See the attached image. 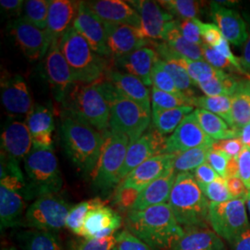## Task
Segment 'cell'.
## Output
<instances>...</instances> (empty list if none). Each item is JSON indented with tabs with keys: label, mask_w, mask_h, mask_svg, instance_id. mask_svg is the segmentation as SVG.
I'll list each match as a JSON object with an SVG mask.
<instances>
[{
	"label": "cell",
	"mask_w": 250,
	"mask_h": 250,
	"mask_svg": "<svg viewBox=\"0 0 250 250\" xmlns=\"http://www.w3.org/2000/svg\"><path fill=\"white\" fill-rule=\"evenodd\" d=\"M239 176V168H238V161L237 158H231L228 163L227 171H226V179Z\"/></svg>",
	"instance_id": "94428289"
},
{
	"label": "cell",
	"mask_w": 250,
	"mask_h": 250,
	"mask_svg": "<svg viewBox=\"0 0 250 250\" xmlns=\"http://www.w3.org/2000/svg\"><path fill=\"white\" fill-rule=\"evenodd\" d=\"M71 206L59 194L38 197L27 208L23 225L30 229L59 232L66 227Z\"/></svg>",
	"instance_id": "9c48e42d"
},
{
	"label": "cell",
	"mask_w": 250,
	"mask_h": 250,
	"mask_svg": "<svg viewBox=\"0 0 250 250\" xmlns=\"http://www.w3.org/2000/svg\"><path fill=\"white\" fill-rule=\"evenodd\" d=\"M129 4L140 16V30L143 36L149 41L163 40L174 17L155 1L138 0L130 1Z\"/></svg>",
	"instance_id": "e0dca14e"
},
{
	"label": "cell",
	"mask_w": 250,
	"mask_h": 250,
	"mask_svg": "<svg viewBox=\"0 0 250 250\" xmlns=\"http://www.w3.org/2000/svg\"><path fill=\"white\" fill-rule=\"evenodd\" d=\"M200 188L202 189L206 197L210 200V202L224 203L232 199L227 188L226 179L221 176L209 185L200 187Z\"/></svg>",
	"instance_id": "bcb514c9"
},
{
	"label": "cell",
	"mask_w": 250,
	"mask_h": 250,
	"mask_svg": "<svg viewBox=\"0 0 250 250\" xmlns=\"http://www.w3.org/2000/svg\"><path fill=\"white\" fill-rule=\"evenodd\" d=\"M105 80L110 82L120 93L152 113L151 94L142 81L132 74L108 69Z\"/></svg>",
	"instance_id": "cb8c5ba5"
},
{
	"label": "cell",
	"mask_w": 250,
	"mask_h": 250,
	"mask_svg": "<svg viewBox=\"0 0 250 250\" xmlns=\"http://www.w3.org/2000/svg\"><path fill=\"white\" fill-rule=\"evenodd\" d=\"M160 62L164 68V70L171 76L172 80L175 83V85L180 92H182L184 95L190 98H196L193 90V86L195 84L193 81L191 80L188 72L183 67L179 66L175 63L163 62L161 59H160Z\"/></svg>",
	"instance_id": "7bdbcfd3"
},
{
	"label": "cell",
	"mask_w": 250,
	"mask_h": 250,
	"mask_svg": "<svg viewBox=\"0 0 250 250\" xmlns=\"http://www.w3.org/2000/svg\"><path fill=\"white\" fill-rule=\"evenodd\" d=\"M72 27L87 41L91 48L100 56L110 57L107 49V36L104 22L86 6L85 2L79 1L77 15Z\"/></svg>",
	"instance_id": "ac0fdd59"
},
{
	"label": "cell",
	"mask_w": 250,
	"mask_h": 250,
	"mask_svg": "<svg viewBox=\"0 0 250 250\" xmlns=\"http://www.w3.org/2000/svg\"><path fill=\"white\" fill-rule=\"evenodd\" d=\"M196 98H190L186 95H174L163 92L155 87L152 88V108L170 109L184 106L194 107Z\"/></svg>",
	"instance_id": "b9f144b4"
},
{
	"label": "cell",
	"mask_w": 250,
	"mask_h": 250,
	"mask_svg": "<svg viewBox=\"0 0 250 250\" xmlns=\"http://www.w3.org/2000/svg\"><path fill=\"white\" fill-rule=\"evenodd\" d=\"M110 108L109 130L125 134L130 145L136 142L150 127L152 113L127 99L107 80L98 82Z\"/></svg>",
	"instance_id": "277c9868"
},
{
	"label": "cell",
	"mask_w": 250,
	"mask_h": 250,
	"mask_svg": "<svg viewBox=\"0 0 250 250\" xmlns=\"http://www.w3.org/2000/svg\"><path fill=\"white\" fill-rule=\"evenodd\" d=\"M0 6L9 16H20L23 12L24 1L22 0H1Z\"/></svg>",
	"instance_id": "6f0895ef"
},
{
	"label": "cell",
	"mask_w": 250,
	"mask_h": 250,
	"mask_svg": "<svg viewBox=\"0 0 250 250\" xmlns=\"http://www.w3.org/2000/svg\"><path fill=\"white\" fill-rule=\"evenodd\" d=\"M210 14L215 24L229 43L237 46L245 44L248 38L247 24L237 11L213 1L210 2Z\"/></svg>",
	"instance_id": "603a6c76"
},
{
	"label": "cell",
	"mask_w": 250,
	"mask_h": 250,
	"mask_svg": "<svg viewBox=\"0 0 250 250\" xmlns=\"http://www.w3.org/2000/svg\"><path fill=\"white\" fill-rule=\"evenodd\" d=\"M202 52L204 61L214 67L217 70H234L232 63L230 62L225 57H224L219 51H217L215 48L209 46V45L203 44L202 45Z\"/></svg>",
	"instance_id": "c3c4849f"
},
{
	"label": "cell",
	"mask_w": 250,
	"mask_h": 250,
	"mask_svg": "<svg viewBox=\"0 0 250 250\" xmlns=\"http://www.w3.org/2000/svg\"><path fill=\"white\" fill-rule=\"evenodd\" d=\"M211 148L212 146H203L179 153L173 161L172 167L178 173L195 170L207 162L208 155Z\"/></svg>",
	"instance_id": "74e56055"
},
{
	"label": "cell",
	"mask_w": 250,
	"mask_h": 250,
	"mask_svg": "<svg viewBox=\"0 0 250 250\" xmlns=\"http://www.w3.org/2000/svg\"><path fill=\"white\" fill-rule=\"evenodd\" d=\"M230 159L231 157L224 152L214 150L211 148V150L208 155L207 162L214 169L215 171L221 177L226 179V171Z\"/></svg>",
	"instance_id": "816d5d0a"
},
{
	"label": "cell",
	"mask_w": 250,
	"mask_h": 250,
	"mask_svg": "<svg viewBox=\"0 0 250 250\" xmlns=\"http://www.w3.org/2000/svg\"><path fill=\"white\" fill-rule=\"evenodd\" d=\"M3 107L12 115H29L34 108L27 83L20 74L3 75L1 78Z\"/></svg>",
	"instance_id": "d6986e66"
},
{
	"label": "cell",
	"mask_w": 250,
	"mask_h": 250,
	"mask_svg": "<svg viewBox=\"0 0 250 250\" xmlns=\"http://www.w3.org/2000/svg\"><path fill=\"white\" fill-rule=\"evenodd\" d=\"M194 111V107L184 106L170 109L152 108V123L161 134L173 133L183 120Z\"/></svg>",
	"instance_id": "e575fe53"
},
{
	"label": "cell",
	"mask_w": 250,
	"mask_h": 250,
	"mask_svg": "<svg viewBox=\"0 0 250 250\" xmlns=\"http://www.w3.org/2000/svg\"><path fill=\"white\" fill-rule=\"evenodd\" d=\"M117 250H152L134 234L125 230L117 234Z\"/></svg>",
	"instance_id": "681fc988"
},
{
	"label": "cell",
	"mask_w": 250,
	"mask_h": 250,
	"mask_svg": "<svg viewBox=\"0 0 250 250\" xmlns=\"http://www.w3.org/2000/svg\"><path fill=\"white\" fill-rule=\"evenodd\" d=\"M193 171H194L193 175L197 180L199 187L209 185L210 183L214 182L216 179L220 177V175L215 171L214 169L208 162L202 164L201 166H199Z\"/></svg>",
	"instance_id": "11a10c76"
},
{
	"label": "cell",
	"mask_w": 250,
	"mask_h": 250,
	"mask_svg": "<svg viewBox=\"0 0 250 250\" xmlns=\"http://www.w3.org/2000/svg\"><path fill=\"white\" fill-rule=\"evenodd\" d=\"M158 3L173 17L182 20L197 19L203 4L195 0H161Z\"/></svg>",
	"instance_id": "ab89813d"
},
{
	"label": "cell",
	"mask_w": 250,
	"mask_h": 250,
	"mask_svg": "<svg viewBox=\"0 0 250 250\" xmlns=\"http://www.w3.org/2000/svg\"><path fill=\"white\" fill-rule=\"evenodd\" d=\"M62 104L64 113L91 125L100 132L109 129L110 108L98 83H74Z\"/></svg>",
	"instance_id": "8992f818"
},
{
	"label": "cell",
	"mask_w": 250,
	"mask_h": 250,
	"mask_svg": "<svg viewBox=\"0 0 250 250\" xmlns=\"http://www.w3.org/2000/svg\"><path fill=\"white\" fill-rule=\"evenodd\" d=\"M122 217L106 205L100 206L91 209L83 227V238L101 239L116 233L122 226Z\"/></svg>",
	"instance_id": "44dd1931"
},
{
	"label": "cell",
	"mask_w": 250,
	"mask_h": 250,
	"mask_svg": "<svg viewBox=\"0 0 250 250\" xmlns=\"http://www.w3.org/2000/svg\"><path fill=\"white\" fill-rule=\"evenodd\" d=\"M239 138L241 139L244 146L250 147V123L249 125H245L240 130Z\"/></svg>",
	"instance_id": "6125c7cd"
},
{
	"label": "cell",
	"mask_w": 250,
	"mask_h": 250,
	"mask_svg": "<svg viewBox=\"0 0 250 250\" xmlns=\"http://www.w3.org/2000/svg\"><path fill=\"white\" fill-rule=\"evenodd\" d=\"M214 142L202 130L194 110L183 120L173 134L166 138L163 154H179L203 146H212Z\"/></svg>",
	"instance_id": "8fae6325"
},
{
	"label": "cell",
	"mask_w": 250,
	"mask_h": 250,
	"mask_svg": "<svg viewBox=\"0 0 250 250\" xmlns=\"http://www.w3.org/2000/svg\"><path fill=\"white\" fill-rule=\"evenodd\" d=\"M99 162L92 173L93 186L106 193L120 185L119 174L122 170L130 140L127 135L107 130Z\"/></svg>",
	"instance_id": "ba28073f"
},
{
	"label": "cell",
	"mask_w": 250,
	"mask_h": 250,
	"mask_svg": "<svg viewBox=\"0 0 250 250\" xmlns=\"http://www.w3.org/2000/svg\"><path fill=\"white\" fill-rule=\"evenodd\" d=\"M194 107L205 109L221 117L233 129L231 97H196Z\"/></svg>",
	"instance_id": "8d00e7d4"
},
{
	"label": "cell",
	"mask_w": 250,
	"mask_h": 250,
	"mask_svg": "<svg viewBox=\"0 0 250 250\" xmlns=\"http://www.w3.org/2000/svg\"><path fill=\"white\" fill-rule=\"evenodd\" d=\"M44 72L53 91L54 98L58 102H63L75 81L60 49V40L52 41L48 48L44 61Z\"/></svg>",
	"instance_id": "4fadbf2b"
},
{
	"label": "cell",
	"mask_w": 250,
	"mask_h": 250,
	"mask_svg": "<svg viewBox=\"0 0 250 250\" xmlns=\"http://www.w3.org/2000/svg\"><path fill=\"white\" fill-rule=\"evenodd\" d=\"M34 146L28 125L19 120H9L1 134V153L17 161L24 160Z\"/></svg>",
	"instance_id": "ffe728a7"
},
{
	"label": "cell",
	"mask_w": 250,
	"mask_h": 250,
	"mask_svg": "<svg viewBox=\"0 0 250 250\" xmlns=\"http://www.w3.org/2000/svg\"><path fill=\"white\" fill-rule=\"evenodd\" d=\"M155 49L145 46L122 59L115 60L118 67L143 82L146 86L152 85L151 74L155 63L159 60Z\"/></svg>",
	"instance_id": "4316f807"
},
{
	"label": "cell",
	"mask_w": 250,
	"mask_h": 250,
	"mask_svg": "<svg viewBox=\"0 0 250 250\" xmlns=\"http://www.w3.org/2000/svg\"><path fill=\"white\" fill-rule=\"evenodd\" d=\"M177 154H161L145 161L125 177L117 187L139 195L145 188L172 167Z\"/></svg>",
	"instance_id": "2e32d148"
},
{
	"label": "cell",
	"mask_w": 250,
	"mask_h": 250,
	"mask_svg": "<svg viewBox=\"0 0 250 250\" xmlns=\"http://www.w3.org/2000/svg\"><path fill=\"white\" fill-rule=\"evenodd\" d=\"M8 29L29 60L38 61L45 57L52 43L45 30L34 26L22 17L12 21Z\"/></svg>",
	"instance_id": "7c38bea8"
},
{
	"label": "cell",
	"mask_w": 250,
	"mask_h": 250,
	"mask_svg": "<svg viewBox=\"0 0 250 250\" xmlns=\"http://www.w3.org/2000/svg\"><path fill=\"white\" fill-rule=\"evenodd\" d=\"M176 173L174 168L171 167L161 177L152 182L138 195L130 210H142L152 206L164 204L169 201L177 176Z\"/></svg>",
	"instance_id": "484cf974"
},
{
	"label": "cell",
	"mask_w": 250,
	"mask_h": 250,
	"mask_svg": "<svg viewBox=\"0 0 250 250\" xmlns=\"http://www.w3.org/2000/svg\"><path fill=\"white\" fill-rule=\"evenodd\" d=\"M117 247V233L101 239L75 240L69 244L66 250H113Z\"/></svg>",
	"instance_id": "f6af8a7d"
},
{
	"label": "cell",
	"mask_w": 250,
	"mask_h": 250,
	"mask_svg": "<svg viewBox=\"0 0 250 250\" xmlns=\"http://www.w3.org/2000/svg\"><path fill=\"white\" fill-rule=\"evenodd\" d=\"M232 244L233 250H250V228L242 232Z\"/></svg>",
	"instance_id": "680465c9"
},
{
	"label": "cell",
	"mask_w": 250,
	"mask_h": 250,
	"mask_svg": "<svg viewBox=\"0 0 250 250\" xmlns=\"http://www.w3.org/2000/svg\"><path fill=\"white\" fill-rule=\"evenodd\" d=\"M60 49L75 83H95L105 80L109 69L107 60L96 53L74 27H70L60 39Z\"/></svg>",
	"instance_id": "3957f363"
},
{
	"label": "cell",
	"mask_w": 250,
	"mask_h": 250,
	"mask_svg": "<svg viewBox=\"0 0 250 250\" xmlns=\"http://www.w3.org/2000/svg\"><path fill=\"white\" fill-rule=\"evenodd\" d=\"M239 80L224 72L220 76L198 83L197 87L205 94L206 97H232Z\"/></svg>",
	"instance_id": "f35d334b"
},
{
	"label": "cell",
	"mask_w": 250,
	"mask_h": 250,
	"mask_svg": "<svg viewBox=\"0 0 250 250\" xmlns=\"http://www.w3.org/2000/svg\"><path fill=\"white\" fill-rule=\"evenodd\" d=\"M104 26L107 36V49L114 61L152 44L151 41L143 36L138 27L105 22Z\"/></svg>",
	"instance_id": "9a60e30c"
},
{
	"label": "cell",
	"mask_w": 250,
	"mask_h": 250,
	"mask_svg": "<svg viewBox=\"0 0 250 250\" xmlns=\"http://www.w3.org/2000/svg\"><path fill=\"white\" fill-rule=\"evenodd\" d=\"M196 21L199 27L202 41L204 44L215 47L224 40V37L222 32L215 23L202 22L198 19H196Z\"/></svg>",
	"instance_id": "7dc6e473"
},
{
	"label": "cell",
	"mask_w": 250,
	"mask_h": 250,
	"mask_svg": "<svg viewBox=\"0 0 250 250\" xmlns=\"http://www.w3.org/2000/svg\"><path fill=\"white\" fill-rule=\"evenodd\" d=\"M106 204V201L100 197H95L72 206L66 220V227L74 234L82 236L83 224L90 210Z\"/></svg>",
	"instance_id": "d590c367"
},
{
	"label": "cell",
	"mask_w": 250,
	"mask_h": 250,
	"mask_svg": "<svg viewBox=\"0 0 250 250\" xmlns=\"http://www.w3.org/2000/svg\"><path fill=\"white\" fill-rule=\"evenodd\" d=\"M169 205L181 226L207 227L209 202L192 173L177 174Z\"/></svg>",
	"instance_id": "5b68a950"
},
{
	"label": "cell",
	"mask_w": 250,
	"mask_h": 250,
	"mask_svg": "<svg viewBox=\"0 0 250 250\" xmlns=\"http://www.w3.org/2000/svg\"><path fill=\"white\" fill-rule=\"evenodd\" d=\"M26 124L33 140V148L52 149L54 118L48 107L36 105L26 118Z\"/></svg>",
	"instance_id": "d4e9b609"
},
{
	"label": "cell",
	"mask_w": 250,
	"mask_h": 250,
	"mask_svg": "<svg viewBox=\"0 0 250 250\" xmlns=\"http://www.w3.org/2000/svg\"><path fill=\"white\" fill-rule=\"evenodd\" d=\"M125 225L128 232L151 249L170 250L185 233L169 203L129 210Z\"/></svg>",
	"instance_id": "6da1fadb"
},
{
	"label": "cell",
	"mask_w": 250,
	"mask_h": 250,
	"mask_svg": "<svg viewBox=\"0 0 250 250\" xmlns=\"http://www.w3.org/2000/svg\"><path fill=\"white\" fill-rule=\"evenodd\" d=\"M1 250H16V248H14V247H11V246H9V247H5V248H3Z\"/></svg>",
	"instance_id": "e7e4bbea"
},
{
	"label": "cell",
	"mask_w": 250,
	"mask_h": 250,
	"mask_svg": "<svg viewBox=\"0 0 250 250\" xmlns=\"http://www.w3.org/2000/svg\"><path fill=\"white\" fill-rule=\"evenodd\" d=\"M208 223L221 238L233 241L250 228L246 199H232L224 203L210 202Z\"/></svg>",
	"instance_id": "30bf717a"
},
{
	"label": "cell",
	"mask_w": 250,
	"mask_h": 250,
	"mask_svg": "<svg viewBox=\"0 0 250 250\" xmlns=\"http://www.w3.org/2000/svg\"><path fill=\"white\" fill-rule=\"evenodd\" d=\"M117 250V249H114V250Z\"/></svg>",
	"instance_id": "03108f58"
},
{
	"label": "cell",
	"mask_w": 250,
	"mask_h": 250,
	"mask_svg": "<svg viewBox=\"0 0 250 250\" xmlns=\"http://www.w3.org/2000/svg\"><path fill=\"white\" fill-rule=\"evenodd\" d=\"M79 2L71 0H52L48 10L46 33L50 41L60 40L73 23L77 15Z\"/></svg>",
	"instance_id": "83f0119b"
},
{
	"label": "cell",
	"mask_w": 250,
	"mask_h": 250,
	"mask_svg": "<svg viewBox=\"0 0 250 250\" xmlns=\"http://www.w3.org/2000/svg\"><path fill=\"white\" fill-rule=\"evenodd\" d=\"M163 40L180 56L191 61H204L202 45L191 43L183 36L179 29V20L170 22Z\"/></svg>",
	"instance_id": "836d02e7"
},
{
	"label": "cell",
	"mask_w": 250,
	"mask_h": 250,
	"mask_svg": "<svg viewBox=\"0 0 250 250\" xmlns=\"http://www.w3.org/2000/svg\"><path fill=\"white\" fill-rule=\"evenodd\" d=\"M24 169L28 199L58 194L62 188V176L52 149L33 148L24 159Z\"/></svg>",
	"instance_id": "52a82bcc"
},
{
	"label": "cell",
	"mask_w": 250,
	"mask_h": 250,
	"mask_svg": "<svg viewBox=\"0 0 250 250\" xmlns=\"http://www.w3.org/2000/svg\"><path fill=\"white\" fill-rule=\"evenodd\" d=\"M85 4L105 23L129 24L140 28V16L129 2L122 0H97L86 1Z\"/></svg>",
	"instance_id": "7402d4cb"
},
{
	"label": "cell",
	"mask_w": 250,
	"mask_h": 250,
	"mask_svg": "<svg viewBox=\"0 0 250 250\" xmlns=\"http://www.w3.org/2000/svg\"><path fill=\"white\" fill-rule=\"evenodd\" d=\"M244 144L239 137L216 141L212 145V149L224 152L231 158H238L240 152L244 148Z\"/></svg>",
	"instance_id": "f5cc1de1"
},
{
	"label": "cell",
	"mask_w": 250,
	"mask_h": 250,
	"mask_svg": "<svg viewBox=\"0 0 250 250\" xmlns=\"http://www.w3.org/2000/svg\"><path fill=\"white\" fill-rule=\"evenodd\" d=\"M195 113L202 130L215 142L239 137V132L232 129L221 117L201 108H197Z\"/></svg>",
	"instance_id": "d6a6232c"
},
{
	"label": "cell",
	"mask_w": 250,
	"mask_h": 250,
	"mask_svg": "<svg viewBox=\"0 0 250 250\" xmlns=\"http://www.w3.org/2000/svg\"><path fill=\"white\" fill-rule=\"evenodd\" d=\"M49 6L50 1L48 0L24 1L22 19L34 26L41 30H46Z\"/></svg>",
	"instance_id": "60d3db41"
},
{
	"label": "cell",
	"mask_w": 250,
	"mask_h": 250,
	"mask_svg": "<svg viewBox=\"0 0 250 250\" xmlns=\"http://www.w3.org/2000/svg\"><path fill=\"white\" fill-rule=\"evenodd\" d=\"M25 196L17 191L0 186V225L1 230L21 224L25 208Z\"/></svg>",
	"instance_id": "f546056e"
},
{
	"label": "cell",
	"mask_w": 250,
	"mask_h": 250,
	"mask_svg": "<svg viewBox=\"0 0 250 250\" xmlns=\"http://www.w3.org/2000/svg\"><path fill=\"white\" fill-rule=\"evenodd\" d=\"M17 236L21 250H66L56 232L29 229Z\"/></svg>",
	"instance_id": "4dcf8cb0"
},
{
	"label": "cell",
	"mask_w": 250,
	"mask_h": 250,
	"mask_svg": "<svg viewBox=\"0 0 250 250\" xmlns=\"http://www.w3.org/2000/svg\"><path fill=\"white\" fill-rule=\"evenodd\" d=\"M152 85L157 89L174 95H184L179 91L171 76L162 67L160 59L155 63L151 74Z\"/></svg>",
	"instance_id": "ee69618b"
},
{
	"label": "cell",
	"mask_w": 250,
	"mask_h": 250,
	"mask_svg": "<svg viewBox=\"0 0 250 250\" xmlns=\"http://www.w3.org/2000/svg\"><path fill=\"white\" fill-rule=\"evenodd\" d=\"M166 138L156 128L151 126L148 130L134 144L129 146L124 166L119 174L121 182L134 169L140 166L145 161L155 156L163 154Z\"/></svg>",
	"instance_id": "5bb4252c"
},
{
	"label": "cell",
	"mask_w": 250,
	"mask_h": 250,
	"mask_svg": "<svg viewBox=\"0 0 250 250\" xmlns=\"http://www.w3.org/2000/svg\"><path fill=\"white\" fill-rule=\"evenodd\" d=\"M238 168L239 177L244 182L246 188L250 191V147L244 146L238 158Z\"/></svg>",
	"instance_id": "db71d44e"
},
{
	"label": "cell",
	"mask_w": 250,
	"mask_h": 250,
	"mask_svg": "<svg viewBox=\"0 0 250 250\" xmlns=\"http://www.w3.org/2000/svg\"><path fill=\"white\" fill-rule=\"evenodd\" d=\"M246 203H247V205H248V208H249V210H250V191L249 192V195H248V197H247Z\"/></svg>",
	"instance_id": "be15d7a7"
},
{
	"label": "cell",
	"mask_w": 250,
	"mask_h": 250,
	"mask_svg": "<svg viewBox=\"0 0 250 250\" xmlns=\"http://www.w3.org/2000/svg\"><path fill=\"white\" fill-rule=\"evenodd\" d=\"M227 188L232 199H246L249 195V190L239 176L226 179Z\"/></svg>",
	"instance_id": "9f6ffc18"
},
{
	"label": "cell",
	"mask_w": 250,
	"mask_h": 250,
	"mask_svg": "<svg viewBox=\"0 0 250 250\" xmlns=\"http://www.w3.org/2000/svg\"><path fill=\"white\" fill-rule=\"evenodd\" d=\"M170 250H225V247L214 231L207 227H194L186 229Z\"/></svg>",
	"instance_id": "f1b7e54d"
},
{
	"label": "cell",
	"mask_w": 250,
	"mask_h": 250,
	"mask_svg": "<svg viewBox=\"0 0 250 250\" xmlns=\"http://www.w3.org/2000/svg\"><path fill=\"white\" fill-rule=\"evenodd\" d=\"M61 134L70 160L82 172L92 174L105 141L104 132L63 112Z\"/></svg>",
	"instance_id": "7a4b0ae2"
},
{
	"label": "cell",
	"mask_w": 250,
	"mask_h": 250,
	"mask_svg": "<svg viewBox=\"0 0 250 250\" xmlns=\"http://www.w3.org/2000/svg\"><path fill=\"white\" fill-rule=\"evenodd\" d=\"M179 29L183 36L191 43L202 45L204 43L200 34L199 27L197 25L196 19H188L179 21Z\"/></svg>",
	"instance_id": "f907efd6"
},
{
	"label": "cell",
	"mask_w": 250,
	"mask_h": 250,
	"mask_svg": "<svg viewBox=\"0 0 250 250\" xmlns=\"http://www.w3.org/2000/svg\"><path fill=\"white\" fill-rule=\"evenodd\" d=\"M242 67L247 72L250 74V32L248 33V38L243 45V51H242V57L240 58Z\"/></svg>",
	"instance_id": "91938a15"
},
{
	"label": "cell",
	"mask_w": 250,
	"mask_h": 250,
	"mask_svg": "<svg viewBox=\"0 0 250 250\" xmlns=\"http://www.w3.org/2000/svg\"><path fill=\"white\" fill-rule=\"evenodd\" d=\"M231 98L233 129L240 132L250 123V79H240Z\"/></svg>",
	"instance_id": "1f68e13d"
}]
</instances>
